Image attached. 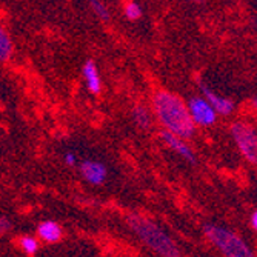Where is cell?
Returning a JSON list of instances; mask_svg holds the SVG:
<instances>
[{"mask_svg": "<svg viewBox=\"0 0 257 257\" xmlns=\"http://www.w3.org/2000/svg\"><path fill=\"white\" fill-rule=\"evenodd\" d=\"M37 234H39V237H40L42 240H45V242H48V243H56V242H59L60 237H62V229H60V226H59L56 222H53V220H46V222H43V223L39 225V228H37Z\"/></svg>", "mask_w": 257, "mask_h": 257, "instance_id": "9c48e42d", "label": "cell"}, {"mask_svg": "<svg viewBox=\"0 0 257 257\" xmlns=\"http://www.w3.org/2000/svg\"><path fill=\"white\" fill-rule=\"evenodd\" d=\"M89 4H91L92 11H94V13L97 14L99 19H102V20H108V19H109V11H108V8L100 2V0H89Z\"/></svg>", "mask_w": 257, "mask_h": 257, "instance_id": "5bb4252c", "label": "cell"}, {"mask_svg": "<svg viewBox=\"0 0 257 257\" xmlns=\"http://www.w3.org/2000/svg\"><path fill=\"white\" fill-rule=\"evenodd\" d=\"M160 137L163 139V142H165L173 151H176L177 154H180V156L185 157V159H188L191 163H196V157H194L193 151L190 150L188 145L183 144L182 137H179V136H176V134H173V133H170V131H167V130H165V131H162Z\"/></svg>", "mask_w": 257, "mask_h": 257, "instance_id": "ba28073f", "label": "cell"}, {"mask_svg": "<svg viewBox=\"0 0 257 257\" xmlns=\"http://www.w3.org/2000/svg\"><path fill=\"white\" fill-rule=\"evenodd\" d=\"M20 248L23 249V252L27 254H34L37 249H39V242L34 239V237H30V236H25L20 239Z\"/></svg>", "mask_w": 257, "mask_h": 257, "instance_id": "4fadbf2b", "label": "cell"}, {"mask_svg": "<svg viewBox=\"0 0 257 257\" xmlns=\"http://www.w3.org/2000/svg\"><path fill=\"white\" fill-rule=\"evenodd\" d=\"M153 108L159 122L167 131L188 139L194 134L196 125L190 115V111L182 99L170 91H157L153 99Z\"/></svg>", "mask_w": 257, "mask_h": 257, "instance_id": "6da1fadb", "label": "cell"}, {"mask_svg": "<svg viewBox=\"0 0 257 257\" xmlns=\"http://www.w3.org/2000/svg\"><path fill=\"white\" fill-rule=\"evenodd\" d=\"M231 134L234 139L236 145L239 147L242 156L251 162L255 163L257 160V136L251 125L245 122H236L231 126Z\"/></svg>", "mask_w": 257, "mask_h": 257, "instance_id": "277c9868", "label": "cell"}, {"mask_svg": "<svg viewBox=\"0 0 257 257\" xmlns=\"http://www.w3.org/2000/svg\"><path fill=\"white\" fill-rule=\"evenodd\" d=\"M191 2H194V4H202L203 0H191Z\"/></svg>", "mask_w": 257, "mask_h": 257, "instance_id": "d6986e66", "label": "cell"}, {"mask_svg": "<svg viewBox=\"0 0 257 257\" xmlns=\"http://www.w3.org/2000/svg\"><path fill=\"white\" fill-rule=\"evenodd\" d=\"M65 162L68 163L69 167H73L74 163H76V156H74L73 153H66V154H65Z\"/></svg>", "mask_w": 257, "mask_h": 257, "instance_id": "e0dca14e", "label": "cell"}, {"mask_svg": "<svg viewBox=\"0 0 257 257\" xmlns=\"http://www.w3.org/2000/svg\"><path fill=\"white\" fill-rule=\"evenodd\" d=\"M128 223H130L131 229L136 232V236L148 248L156 251L157 254L167 255V257L180 255V251H179L177 245L173 242V239L165 231H162L154 222L139 216V214H131L128 217Z\"/></svg>", "mask_w": 257, "mask_h": 257, "instance_id": "7a4b0ae2", "label": "cell"}, {"mask_svg": "<svg viewBox=\"0 0 257 257\" xmlns=\"http://www.w3.org/2000/svg\"><path fill=\"white\" fill-rule=\"evenodd\" d=\"M125 16L130 20H137V19H140V16H142V8H140L136 2H130L125 7Z\"/></svg>", "mask_w": 257, "mask_h": 257, "instance_id": "9a60e30c", "label": "cell"}, {"mask_svg": "<svg viewBox=\"0 0 257 257\" xmlns=\"http://www.w3.org/2000/svg\"><path fill=\"white\" fill-rule=\"evenodd\" d=\"M83 177L92 185H102L106 179V168L103 163L96 160H85L80 167Z\"/></svg>", "mask_w": 257, "mask_h": 257, "instance_id": "8992f818", "label": "cell"}, {"mask_svg": "<svg viewBox=\"0 0 257 257\" xmlns=\"http://www.w3.org/2000/svg\"><path fill=\"white\" fill-rule=\"evenodd\" d=\"M205 236L211 240L225 255L228 257H249L252 251L248 245L232 231L217 226V225H205Z\"/></svg>", "mask_w": 257, "mask_h": 257, "instance_id": "3957f363", "label": "cell"}, {"mask_svg": "<svg viewBox=\"0 0 257 257\" xmlns=\"http://www.w3.org/2000/svg\"><path fill=\"white\" fill-rule=\"evenodd\" d=\"M188 111H190V115L194 125L209 126L217 119V112L214 111V108L209 105L206 99H202V97H193L188 103Z\"/></svg>", "mask_w": 257, "mask_h": 257, "instance_id": "5b68a950", "label": "cell"}, {"mask_svg": "<svg viewBox=\"0 0 257 257\" xmlns=\"http://www.w3.org/2000/svg\"><path fill=\"white\" fill-rule=\"evenodd\" d=\"M133 119H134V122H136L137 126L144 128V130H147V128L150 126V123H151L150 112H148V109H147L145 106H142V105H137V106L133 109Z\"/></svg>", "mask_w": 257, "mask_h": 257, "instance_id": "7c38bea8", "label": "cell"}, {"mask_svg": "<svg viewBox=\"0 0 257 257\" xmlns=\"http://www.w3.org/2000/svg\"><path fill=\"white\" fill-rule=\"evenodd\" d=\"M202 88V92H203V96L205 99L209 102V105H211L214 108V111L217 114H222V115H228L232 112V109H234V103H232L229 99H225L219 94H216L214 91H211L208 86L205 85H200Z\"/></svg>", "mask_w": 257, "mask_h": 257, "instance_id": "52a82bcc", "label": "cell"}, {"mask_svg": "<svg viewBox=\"0 0 257 257\" xmlns=\"http://www.w3.org/2000/svg\"><path fill=\"white\" fill-rule=\"evenodd\" d=\"M13 54V43L5 31V28L0 25V62H7Z\"/></svg>", "mask_w": 257, "mask_h": 257, "instance_id": "8fae6325", "label": "cell"}, {"mask_svg": "<svg viewBox=\"0 0 257 257\" xmlns=\"http://www.w3.org/2000/svg\"><path fill=\"white\" fill-rule=\"evenodd\" d=\"M11 228V222L5 217H0V234H4Z\"/></svg>", "mask_w": 257, "mask_h": 257, "instance_id": "2e32d148", "label": "cell"}, {"mask_svg": "<svg viewBox=\"0 0 257 257\" xmlns=\"http://www.w3.org/2000/svg\"><path fill=\"white\" fill-rule=\"evenodd\" d=\"M251 226H252V229L257 228V213H255V211L251 214Z\"/></svg>", "mask_w": 257, "mask_h": 257, "instance_id": "ac0fdd59", "label": "cell"}, {"mask_svg": "<svg viewBox=\"0 0 257 257\" xmlns=\"http://www.w3.org/2000/svg\"><path fill=\"white\" fill-rule=\"evenodd\" d=\"M83 77L86 80V86L91 92H94V94H97V92H100L102 89V82H100V77H99V71L97 68L94 65V62L92 60H88L83 66Z\"/></svg>", "mask_w": 257, "mask_h": 257, "instance_id": "30bf717a", "label": "cell"}]
</instances>
